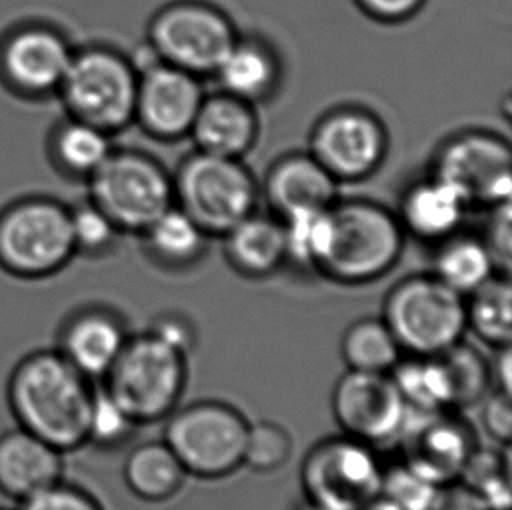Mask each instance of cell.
<instances>
[{
    "mask_svg": "<svg viewBox=\"0 0 512 510\" xmlns=\"http://www.w3.org/2000/svg\"><path fill=\"white\" fill-rule=\"evenodd\" d=\"M200 79L163 62L142 70L133 123L161 142L189 137L205 98Z\"/></svg>",
    "mask_w": 512,
    "mask_h": 510,
    "instance_id": "17",
    "label": "cell"
},
{
    "mask_svg": "<svg viewBox=\"0 0 512 510\" xmlns=\"http://www.w3.org/2000/svg\"><path fill=\"white\" fill-rule=\"evenodd\" d=\"M70 233L74 240L76 255L105 257L116 250L121 236L125 235L112 222L111 217L98 208L90 198L69 207Z\"/></svg>",
    "mask_w": 512,
    "mask_h": 510,
    "instance_id": "35",
    "label": "cell"
},
{
    "mask_svg": "<svg viewBox=\"0 0 512 510\" xmlns=\"http://www.w3.org/2000/svg\"><path fill=\"white\" fill-rule=\"evenodd\" d=\"M383 322L404 350L432 357L462 341L465 296L436 275L409 276L388 292Z\"/></svg>",
    "mask_w": 512,
    "mask_h": 510,
    "instance_id": "8",
    "label": "cell"
},
{
    "mask_svg": "<svg viewBox=\"0 0 512 510\" xmlns=\"http://www.w3.org/2000/svg\"><path fill=\"white\" fill-rule=\"evenodd\" d=\"M441 486L416 474L404 463L383 470L381 497L402 510H430Z\"/></svg>",
    "mask_w": 512,
    "mask_h": 510,
    "instance_id": "38",
    "label": "cell"
},
{
    "mask_svg": "<svg viewBox=\"0 0 512 510\" xmlns=\"http://www.w3.org/2000/svg\"><path fill=\"white\" fill-rule=\"evenodd\" d=\"M186 469L165 441L146 442L126 456L125 483L135 497L163 502L179 493Z\"/></svg>",
    "mask_w": 512,
    "mask_h": 510,
    "instance_id": "26",
    "label": "cell"
},
{
    "mask_svg": "<svg viewBox=\"0 0 512 510\" xmlns=\"http://www.w3.org/2000/svg\"><path fill=\"white\" fill-rule=\"evenodd\" d=\"M280 221L284 228L287 261L301 268L319 269L333 235L331 207L299 210L285 215Z\"/></svg>",
    "mask_w": 512,
    "mask_h": 510,
    "instance_id": "32",
    "label": "cell"
},
{
    "mask_svg": "<svg viewBox=\"0 0 512 510\" xmlns=\"http://www.w3.org/2000/svg\"><path fill=\"white\" fill-rule=\"evenodd\" d=\"M135 427V421L125 413V409L112 399L104 386L97 383L88 421V444L114 448L125 442Z\"/></svg>",
    "mask_w": 512,
    "mask_h": 510,
    "instance_id": "36",
    "label": "cell"
},
{
    "mask_svg": "<svg viewBox=\"0 0 512 510\" xmlns=\"http://www.w3.org/2000/svg\"><path fill=\"white\" fill-rule=\"evenodd\" d=\"M139 72L130 56L112 46L90 44L74 49L56 97L67 116L116 135L135 119Z\"/></svg>",
    "mask_w": 512,
    "mask_h": 510,
    "instance_id": "3",
    "label": "cell"
},
{
    "mask_svg": "<svg viewBox=\"0 0 512 510\" xmlns=\"http://www.w3.org/2000/svg\"><path fill=\"white\" fill-rule=\"evenodd\" d=\"M483 425L486 432L492 435L495 441L502 442L504 446L511 444L512 437V402L511 395L497 392L485 400L483 406Z\"/></svg>",
    "mask_w": 512,
    "mask_h": 510,
    "instance_id": "41",
    "label": "cell"
},
{
    "mask_svg": "<svg viewBox=\"0 0 512 510\" xmlns=\"http://www.w3.org/2000/svg\"><path fill=\"white\" fill-rule=\"evenodd\" d=\"M173 180L175 205L208 236H224L256 212L261 187L242 159L189 154Z\"/></svg>",
    "mask_w": 512,
    "mask_h": 510,
    "instance_id": "6",
    "label": "cell"
},
{
    "mask_svg": "<svg viewBox=\"0 0 512 510\" xmlns=\"http://www.w3.org/2000/svg\"><path fill=\"white\" fill-rule=\"evenodd\" d=\"M460 483L478 493L488 510H511V455L476 448L460 472Z\"/></svg>",
    "mask_w": 512,
    "mask_h": 510,
    "instance_id": "34",
    "label": "cell"
},
{
    "mask_svg": "<svg viewBox=\"0 0 512 510\" xmlns=\"http://www.w3.org/2000/svg\"><path fill=\"white\" fill-rule=\"evenodd\" d=\"M492 378H497L499 392L512 393V355L511 345L500 346L497 364L492 369Z\"/></svg>",
    "mask_w": 512,
    "mask_h": 510,
    "instance_id": "45",
    "label": "cell"
},
{
    "mask_svg": "<svg viewBox=\"0 0 512 510\" xmlns=\"http://www.w3.org/2000/svg\"><path fill=\"white\" fill-rule=\"evenodd\" d=\"M74 46L60 28L27 21L0 37V83L16 97H56L67 74Z\"/></svg>",
    "mask_w": 512,
    "mask_h": 510,
    "instance_id": "14",
    "label": "cell"
},
{
    "mask_svg": "<svg viewBox=\"0 0 512 510\" xmlns=\"http://www.w3.org/2000/svg\"><path fill=\"white\" fill-rule=\"evenodd\" d=\"M76 257L70 212L49 196H27L0 210V269L21 280L60 273Z\"/></svg>",
    "mask_w": 512,
    "mask_h": 510,
    "instance_id": "5",
    "label": "cell"
},
{
    "mask_svg": "<svg viewBox=\"0 0 512 510\" xmlns=\"http://www.w3.org/2000/svg\"><path fill=\"white\" fill-rule=\"evenodd\" d=\"M189 137L196 151L219 158L242 159L259 137L256 105L229 93L205 95Z\"/></svg>",
    "mask_w": 512,
    "mask_h": 510,
    "instance_id": "21",
    "label": "cell"
},
{
    "mask_svg": "<svg viewBox=\"0 0 512 510\" xmlns=\"http://www.w3.org/2000/svg\"><path fill=\"white\" fill-rule=\"evenodd\" d=\"M401 346L383 320L364 318L348 327L341 341V355L350 371L388 373L401 357Z\"/></svg>",
    "mask_w": 512,
    "mask_h": 510,
    "instance_id": "30",
    "label": "cell"
},
{
    "mask_svg": "<svg viewBox=\"0 0 512 510\" xmlns=\"http://www.w3.org/2000/svg\"><path fill=\"white\" fill-rule=\"evenodd\" d=\"M467 327L488 345H511L512 289L509 275H495L465 301Z\"/></svg>",
    "mask_w": 512,
    "mask_h": 510,
    "instance_id": "29",
    "label": "cell"
},
{
    "mask_svg": "<svg viewBox=\"0 0 512 510\" xmlns=\"http://www.w3.org/2000/svg\"><path fill=\"white\" fill-rule=\"evenodd\" d=\"M93 381L56 348L35 350L13 367L6 399L16 427L41 437L62 453L88 444Z\"/></svg>",
    "mask_w": 512,
    "mask_h": 510,
    "instance_id": "1",
    "label": "cell"
},
{
    "mask_svg": "<svg viewBox=\"0 0 512 510\" xmlns=\"http://www.w3.org/2000/svg\"><path fill=\"white\" fill-rule=\"evenodd\" d=\"M153 334L163 339L167 345L173 346L175 350L186 353L189 348H193L194 329L193 324L187 318L180 317L177 313L163 315L154 322Z\"/></svg>",
    "mask_w": 512,
    "mask_h": 510,
    "instance_id": "43",
    "label": "cell"
},
{
    "mask_svg": "<svg viewBox=\"0 0 512 510\" xmlns=\"http://www.w3.org/2000/svg\"><path fill=\"white\" fill-rule=\"evenodd\" d=\"M168 418L165 442L187 474L217 479L243 465L249 423L235 407L203 400Z\"/></svg>",
    "mask_w": 512,
    "mask_h": 510,
    "instance_id": "10",
    "label": "cell"
},
{
    "mask_svg": "<svg viewBox=\"0 0 512 510\" xmlns=\"http://www.w3.org/2000/svg\"><path fill=\"white\" fill-rule=\"evenodd\" d=\"M436 357L450 385L451 407L474 406L483 400L492 381V367L474 346L458 341Z\"/></svg>",
    "mask_w": 512,
    "mask_h": 510,
    "instance_id": "33",
    "label": "cell"
},
{
    "mask_svg": "<svg viewBox=\"0 0 512 510\" xmlns=\"http://www.w3.org/2000/svg\"><path fill=\"white\" fill-rule=\"evenodd\" d=\"M430 510H488L476 491L465 484H444L437 491L436 500Z\"/></svg>",
    "mask_w": 512,
    "mask_h": 510,
    "instance_id": "44",
    "label": "cell"
},
{
    "mask_svg": "<svg viewBox=\"0 0 512 510\" xmlns=\"http://www.w3.org/2000/svg\"><path fill=\"white\" fill-rule=\"evenodd\" d=\"M147 254L165 268H189L200 261L210 236L177 205L168 208L142 233Z\"/></svg>",
    "mask_w": 512,
    "mask_h": 510,
    "instance_id": "27",
    "label": "cell"
},
{
    "mask_svg": "<svg viewBox=\"0 0 512 510\" xmlns=\"http://www.w3.org/2000/svg\"><path fill=\"white\" fill-rule=\"evenodd\" d=\"M292 453L291 435L271 421L249 425L243 463L259 472H270L284 465Z\"/></svg>",
    "mask_w": 512,
    "mask_h": 510,
    "instance_id": "37",
    "label": "cell"
},
{
    "mask_svg": "<svg viewBox=\"0 0 512 510\" xmlns=\"http://www.w3.org/2000/svg\"><path fill=\"white\" fill-rule=\"evenodd\" d=\"M333 235L319 271L333 282L362 285L387 275L401 259L404 229L394 212L369 200L336 201Z\"/></svg>",
    "mask_w": 512,
    "mask_h": 510,
    "instance_id": "2",
    "label": "cell"
},
{
    "mask_svg": "<svg viewBox=\"0 0 512 510\" xmlns=\"http://www.w3.org/2000/svg\"><path fill=\"white\" fill-rule=\"evenodd\" d=\"M390 137L385 123L359 105H341L313 126L310 154L338 182H362L380 170Z\"/></svg>",
    "mask_w": 512,
    "mask_h": 510,
    "instance_id": "13",
    "label": "cell"
},
{
    "mask_svg": "<svg viewBox=\"0 0 512 510\" xmlns=\"http://www.w3.org/2000/svg\"><path fill=\"white\" fill-rule=\"evenodd\" d=\"M259 187L271 210L282 219L299 210L333 207L340 182L310 152H292L270 166Z\"/></svg>",
    "mask_w": 512,
    "mask_h": 510,
    "instance_id": "19",
    "label": "cell"
},
{
    "mask_svg": "<svg viewBox=\"0 0 512 510\" xmlns=\"http://www.w3.org/2000/svg\"><path fill=\"white\" fill-rule=\"evenodd\" d=\"M0 510H7V509H0Z\"/></svg>",
    "mask_w": 512,
    "mask_h": 510,
    "instance_id": "48",
    "label": "cell"
},
{
    "mask_svg": "<svg viewBox=\"0 0 512 510\" xmlns=\"http://www.w3.org/2000/svg\"><path fill=\"white\" fill-rule=\"evenodd\" d=\"M65 453L16 427L0 434V493L23 502L63 479Z\"/></svg>",
    "mask_w": 512,
    "mask_h": 510,
    "instance_id": "20",
    "label": "cell"
},
{
    "mask_svg": "<svg viewBox=\"0 0 512 510\" xmlns=\"http://www.w3.org/2000/svg\"><path fill=\"white\" fill-rule=\"evenodd\" d=\"M490 219L483 242L492 255L495 268L509 271L512 261V215L511 201L488 208Z\"/></svg>",
    "mask_w": 512,
    "mask_h": 510,
    "instance_id": "40",
    "label": "cell"
},
{
    "mask_svg": "<svg viewBox=\"0 0 512 510\" xmlns=\"http://www.w3.org/2000/svg\"><path fill=\"white\" fill-rule=\"evenodd\" d=\"M112 137L98 126L67 116L49 131V161L67 179L88 180L116 149Z\"/></svg>",
    "mask_w": 512,
    "mask_h": 510,
    "instance_id": "25",
    "label": "cell"
},
{
    "mask_svg": "<svg viewBox=\"0 0 512 510\" xmlns=\"http://www.w3.org/2000/svg\"><path fill=\"white\" fill-rule=\"evenodd\" d=\"M18 510H104L90 491L65 479L20 502Z\"/></svg>",
    "mask_w": 512,
    "mask_h": 510,
    "instance_id": "39",
    "label": "cell"
},
{
    "mask_svg": "<svg viewBox=\"0 0 512 510\" xmlns=\"http://www.w3.org/2000/svg\"><path fill=\"white\" fill-rule=\"evenodd\" d=\"M222 238L229 264L240 275L264 278L287 262L284 228L275 217L254 212Z\"/></svg>",
    "mask_w": 512,
    "mask_h": 510,
    "instance_id": "24",
    "label": "cell"
},
{
    "mask_svg": "<svg viewBox=\"0 0 512 510\" xmlns=\"http://www.w3.org/2000/svg\"><path fill=\"white\" fill-rule=\"evenodd\" d=\"M238 34L222 9L203 0H175L147 27V42L161 62L193 76H214Z\"/></svg>",
    "mask_w": 512,
    "mask_h": 510,
    "instance_id": "9",
    "label": "cell"
},
{
    "mask_svg": "<svg viewBox=\"0 0 512 510\" xmlns=\"http://www.w3.org/2000/svg\"><path fill=\"white\" fill-rule=\"evenodd\" d=\"M299 510H329L326 507H322V505L312 504V502H308V504L303 505Z\"/></svg>",
    "mask_w": 512,
    "mask_h": 510,
    "instance_id": "47",
    "label": "cell"
},
{
    "mask_svg": "<svg viewBox=\"0 0 512 510\" xmlns=\"http://www.w3.org/2000/svg\"><path fill=\"white\" fill-rule=\"evenodd\" d=\"M359 510H402L397 507V505L392 504L390 500H387L385 497H376L374 500H371L369 504L364 505V507H360Z\"/></svg>",
    "mask_w": 512,
    "mask_h": 510,
    "instance_id": "46",
    "label": "cell"
},
{
    "mask_svg": "<svg viewBox=\"0 0 512 510\" xmlns=\"http://www.w3.org/2000/svg\"><path fill=\"white\" fill-rule=\"evenodd\" d=\"M430 175L450 186L467 207L488 210L511 201V144L493 131H460L439 145Z\"/></svg>",
    "mask_w": 512,
    "mask_h": 510,
    "instance_id": "11",
    "label": "cell"
},
{
    "mask_svg": "<svg viewBox=\"0 0 512 510\" xmlns=\"http://www.w3.org/2000/svg\"><path fill=\"white\" fill-rule=\"evenodd\" d=\"M100 385L135 425L165 420L186 386V353L151 331L130 336Z\"/></svg>",
    "mask_w": 512,
    "mask_h": 510,
    "instance_id": "4",
    "label": "cell"
},
{
    "mask_svg": "<svg viewBox=\"0 0 512 510\" xmlns=\"http://www.w3.org/2000/svg\"><path fill=\"white\" fill-rule=\"evenodd\" d=\"M86 182L88 198L125 235H142L175 205L172 175L147 152L114 149Z\"/></svg>",
    "mask_w": 512,
    "mask_h": 510,
    "instance_id": "7",
    "label": "cell"
},
{
    "mask_svg": "<svg viewBox=\"0 0 512 510\" xmlns=\"http://www.w3.org/2000/svg\"><path fill=\"white\" fill-rule=\"evenodd\" d=\"M301 481L308 502L359 510L381 495L383 469L373 448L352 437L320 442L306 456Z\"/></svg>",
    "mask_w": 512,
    "mask_h": 510,
    "instance_id": "12",
    "label": "cell"
},
{
    "mask_svg": "<svg viewBox=\"0 0 512 510\" xmlns=\"http://www.w3.org/2000/svg\"><path fill=\"white\" fill-rule=\"evenodd\" d=\"M333 413L348 437L373 448L397 442L408 406L387 373L348 371L334 388Z\"/></svg>",
    "mask_w": 512,
    "mask_h": 510,
    "instance_id": "16",
    "label": "cell"
},
{
    "mask_svg": "<svg viewBox=\"0 0 512 510\" xmlns=\"http://www.w3.org/2000/svg\"><path fill=\"white\" fill-rule=\"evenodd\" d=\"M214 76L224 93L252 105L263 104L277 93L282 63L277 51L264 39L238 35Z\"/></svg>",
    "mask_w": 512,
    "mask_h": 510,
    "instance_id": "23",
    "label": "cell"
},
{
    "mask_svg": "<svg viewBox=\"0 0 512 510\" xmlns=\"http://www.w3.org/2000/svg\"><path fill=\"white\" fill-rule=\"evenodd\" d=\"M128 338L118 313L102 306H86L72 311L63 320L55 348L79 373L93 383H100Z\"/></svg>",
    "mask_w": 512,
    "mask_h": 510,
    "instance_id": "18",
    "label": "cell"
},
{
    "mask_svg": "<svg viewBox=\"0 0 512 510\" xmlns=\"http://www.w3.org/2000/svg\"><path fill=\"white\" fill-rule=\"evenodd\" d=\"M404 465L437 486L455 483L472 451L478 448L471 425L443 411L408 407L397 437Z\"/></svg>",
    "mask_w": 512,
    "mask_h": 510,
    "instance_id": "15",
    "label": "cell"
},
{
    "mask_svg": "<svg viewBox=\"0 0 512 510\" xmlns=\"http://www.w3.org/2000/svg\"><path fill=\"white\" fill-rule=\"evenodd\" d=\"M392 371L406 406L423 411L451 409L450 385L436 355L397 362Z\"/></svg>",
    "mask_w": 512,
    "mask_h": 510,
    "instance_id": "31",
    "label": "cell"
},
{
    "mask_svg": "<svg viewBox=\"0 0 512 510\" xmlns=\"http://www.w3.org/2000/svg\"><path fill=\"white\" fill-rule=\"evenodd\" d=\"M495 273V262L483 238L455 233L439 242L434 275L458 294L469 296Z\"/></svg>",
    "mask_w": 512,
    "mask_h": 510,
    "instance_id": "28",
    "label": "cell"
},
{
    "mask_svg": "<svg viewBox=\"0 0 512 510\" xmlns=\"http://www.w3.org/2000/svg\"><path fill=\"white\" fill-rule=\"evenodd\" d=\"M469 207L450 186L436 177L413 182L404 191L397 219L404 233L425 242H443L460 231Z\"/></svg>",
    "mask_w": 512,
    "mask_h": 510,
    "instance_id": "22",
    "label": "cell"
},
{
    "mask_svg": "<svg viewBox=\"0 0 512 510\" xmlns=\"http://www.w3.org/2000/svg\"><path fill=\"white\" fill-rule=\"evenodd\" d=\"M427 0H355L360 11L380 23H402L415 18Z\"/></svg>",
    "mask_w": 512,
    "mask_h": 510,
    "instance_id": "42",
    "label": "cell"
}]
</instances>
